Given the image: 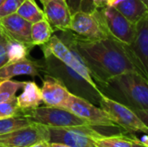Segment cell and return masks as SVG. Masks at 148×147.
<instances>
[{"label": "cell", "mask_w": 148, "mask_h": 147, "mask_svg": "<svg viewBox=\"0 0 148 147\" xmlns=\"http://www.w3.org/2000/svg\"><path fill=\"white\" fill-rule=\"evenodd\" d=\"M23 2L24 0H5L0 5V19L16 13L18 8Z\"/></svg>", "instance_id": "cell-25"}, {"label": "cell", "mask_w": 148, "mask_h": 147, "mask_svg": "<svg viewBox=\"0 0 148 147\" xmlns=\"http://www.w3.org/2000/svg\"><path fill=\"white\" fill-rule=\"evenodd\" d=\"M19 110L16 97L9 101L2 102L0 103V120L18 115Z\"/></svg>", "instance_id": "cell-24"}, {"label": "cell", "mask_w": 148, "mask_h": 147, "mask_svg": "<svg viewBox=\"0 0 148 147\" xmlns=\"http://www.w3.org/2000/svg\"><path fill=\"white\" fill-rule=\"evenodd\" d=\"M101 92L132 110H148V79L137 71H129L99 86Z\"/></svg>", "instance_id": "cell-2"}, {"label": "cell", "mask_w": 148, "mask_h": 147, "mask_svg": "<svg viewBox=\"0 0 148 147\" xmlns=\"http://www.w3.org/2000/svg\"><path fill=\"white\" fill-rule=\"evenodd\" d=\"M77 37L84 40H100L109 37L101 23L98 10L92 13L79 10L72 15L70 29Z\"/></svg>", "instance_id": "cell-9"}, {"label": "cell", "mask_w": 148, "mask_h": 147, "mask_svg": "<svg viewBox=\"0 0 148 147\" xmlns=\"http://www.w3.org/2000/svg\"><path fill=\"white\" fill-rule=\"evenodd\" d=\"M142 1V3L146 5V7L148 9V0H141Z\"/></svg>", "instance_id": "cell-35"}, {"label": "cell", "mask_w": 148, "mask_h": 147, "mask_svg": "<svg viewBox=\"0 0 148 147\" xmlns=\"http://www.w3.org/2000/svg\"><path fill=\"white\" fill-rule=\"evenodd\" d=\"M101 23L108 36L130 45L136 36V24L131 23L121 12L110 6L97 9Z\"/></svg>", "instance_id": "cell-5"}, {"label": "cell", "mask_w": 148, "mask_h": 147, "mask_svg": "<svg viewBox=\"0 0 148 147\" xmlns=\"http://www.w3.org/2000/svg\"><path fill=\"white\" fill-rule=\"evenodd\" d=\"M3 38H4V37H3ZM3 38H0V40H2V39H3Z\"/></svg>", "instance_id": "cell-39"}, {"label": "cell", "mask_w": 148, "mask_h": 147, "mask_svg": "<svg viewBox=\"0 0 148 147\" xmlns=\"http://www.w3.org/2000/svg\"><path fill=\"white\" fill-rule=\"evenodd\" d=\"M18 115L24 116L32 123L48 127L70 128L88 126H92L88 121L62 107L45 106L27 110L20 109Z\"/></svg>", "instance_id": "cell-4"}, {"label": "cell", "mask_w": 148, "mask_h": 147, "mask_svg": "<svg viewBox=\"0 0 148 147\" xmlns=\"http://www.w3.org/2000/svg\"><path fill=\"white\" fill-rule=\"evenodd\" d=\"M107 2L108 0H94V4L96 9H100V8L106 6Z\"/></svg>", "instance_id": "cell-31"}, {"label": "cell", "mask_w": 148, "mask_h": 147, "mask_svg": "<svg viewBox=\"0 0 148 147\" xmlns=\"http://www.w3.org/2000/svg\"><path fill=\"white\" fill-rule=\"evenodd\" d=\"M106 6L114 8L134 24L148 14V9L141 0H108Z\"/></svg>", "instance_id": "cell-16"}, {"label": "cell", "mask_w": 148, "mask_h": 147, "mask_svg": "<svg viewBox=\"0 0 148 147\" xmlns=\"http://www.w3.org/2000/svg\"><path fill=\"white\" fill-rule=\"evenodd\" d=\"M63 108L88 121L93 127H120L101 107L71 93Z\"/></svg>", "instance_id": "cell-6"}, {"label": "cell", "mask_w": 148, "mask_h": 147, "mask_svg": "<svg viewBox=\"0 0 148 147\" xmlns=\"http://www.w3.org/2000/svg\"><path fill=\"white\" fill-rule=\"evenodd\" d=\"M93 140L97 147H132V136L124 133L113 136L100 134Z\"/></svg>", "instance_id": "cell-20"}, {"label": "cell", "mask_w": 148, "mask_h": 147, "mask_svg": "<svg viewBox=\"0 0 148 147\" xmlns=\"http://www.w3.org/2000/svg\"><path fill=\"white\" fill-rule=\"evenodd\" d=\"M24 81H3L0 82V103L9 101L16 97V93L23 88Z\"/></svg>", "instance_id": "cell-22"}, {"label": "cell", "mask_w": 148, "mask_h": 147, "mask_svg": "<svg viewBox=\"0 0 148 147\" xmlns=\"http://www.w3.org/2000/svg\"><path fill=\"white\" fill-rule=\"evenodd\" d=\"M32 23L16 13L0 19V28L3 35L10 41L21 43L29 50L34 47L31 39Z\"/></svg>", "instance_id": "cell-12"}, {"label": "cell", "mask_w": 148, "mask_h": 147, "mask_svg": "<svg viewBox=\"0 0 148 147\" xmlns=\"http://www.w3.org/2000/svg\"><path fill=\"white\" fill-rule=\"evenodd\" d=\"M17 106L21 110L33 109L40 107L42 101V90L34 81H24L23 93L16 97Z\"/></svg>", "instance_id": "cell-17"}, {"label": "cell", "mask_w": 148, "mask_h": 147, "mask_svg": "<svg viewBox=\"0 0 148 147\" xmlns=\"http://www.w3.org/2000/svg\"><path fill=\"white\" fill-rule=\"evenodd\" d=\"M4 1H5V0H0V5H1V4H2V3L4 2Z\"/></svg>", "instance_id": "cell-38"}, {"label": "cell", "mask_w": 148, "mask_h": 147, "mask_svg": "<svg viewBox=\"0 0 148 147\" xmlns=\"http://www.w3.org/2000/svg\"><path fill=\"white\" fill-rule=\"evenodd\" d=\"M48 129L49 143H60L70 147H97L93 139L101 134L89 126L70 128L48 127Z\"/></svg>", "instance_id": "cell-8"}, {"label": "cell", "mask_w": 148, "mask_h": 147, "mask_svg": "<svg viewBox=\"0 0 148 147\" xmlns=\"http://www.w3.org/2000/svg\"><path fill=\"white\" fill-rule=\"evenodd\" d=\"M16 14L31 23L46 19L43 10L38 7L35 0H24V2L18 8Z\"/></svg>", "instance_id": "cell-19"}, {"label": "cell", "mask_w": 148, "mask_h": 147, "mask_svg": "<svg viewBox=\"0 0 148 147\" xmlns=\"http://www.w3.org/2000/svg\"><path fill=\"white\" fill-rule=\"evenodd\" d=\"M10 40L7 37L0 40V68L9 62L8 56V47Z\"/></svg>", "instance_id": "cell-26"}, {"label": "cell", "mask_w": 148, "mask_h": 147, "mask_svg": "<svg viewBox=\"0 0 148 147\" xmlns=\"http://www.w3.org/2000/svg\"><path fill=\"white\" fill-rule=\"evenodd\" d=\"M40 1H41V3H42V5H43V4H45L46 3L49 2L50 0H40Z\"/></svg>", "instance_id": "cell-37"}, {"label": "cell", "mask_w": 148, "mask_h": 147, "mask_svg": "<svg viewBox=\"0 0 148 147\" xmlns=\"http://www.w3.org/2000/svg\"><path fill=\"white\" fill-rule=\"evenodd\" d=\"M132 147H148L141 143V141L136 137L132 135Z\"/></svg>", "instance_id": "cell-30"}, {"label": "cell", "mask_w": 148, "mask_h": 147, "mask_svg": "<svg viewBox=\"0 0 148 147\" xmlns=\"http://www.w3.org/2000/svg\"><path fill=\"white\" fill-rule=\"evenodd\" d=\"M100 107H101L120 127L128 133L140 132L148 134V127L139 118L134 110L106 95L101 99Z\"/></svg>", "instance_id": "cell-7"}, {"label": "cell", "mask_w": 148, "mask_h": 147, "mask_svg": "<svg viewBox=\"0 0 148 147\" xmlns=\"http://www.w3.org/2000/svg\"><path fill=\"white\" fill-rule=\"evenodd\" d=\"M0 147H5V146H0Z\"/></svg>", "instance_id": "cell-40"}, {"label": "cell", "mask_w": 148, "mask_h": 147, "mask_svg": "<svg viewBox=\"0 0 148 147\" xmlns=\"http://www.w3.org/2000/svg\"><path fill=\"white\" fill-rule=\"evenodd\" d=\"M42 62L32 61L24 58L19 61L10 62L0 68V82L10 80L16 75H30L32 77H41ZM42 79V77H41Z\"/></svg>", "instance_id": "cell-15"}, {"label": "cell", "mask_w": 148, "mask_h": 147, "mask_svg": "<svg viewBox=\"0 0 148 147\" xmlns=\"http://www.w3.org/2000/svg\"><path fill=\"white\" fill-rule=\"evenodd\" d=\"M29 51V49L27 47H25L24 45L10 40L9 47H8L9 62L27 58L26 56L28 55Z\"/></svg>", "instance_id": "cell-23"}, {"label": "cell", "mask_w": 148, "mask_h": 147, "mask_svg": "<svg viewBox=\"0 0 148 147\" xmlns=\"http://www.w3.org/2000/svg\"><path fill=\"white\" fill-rule=\"evenodd\" d=\"M33 124L27 118L16 115L6 119L0 120V135H3L20 128H23Z\"/></svg>", "instance_id": "cell-21"}, {"label": "cell", "mask_w": 148, "mask_h": 147, "mask_svg": "<svg viewBox=\"0 0 148 147\" xmlns=\"http://www.w3.org/2000/svg\"><path fill=\"white\" fill-rule=\"evenodd\" d=\"M47 126L33 123L29 126L17 129L11 133L0 135V146L5 147H30L41 142H49Z\"/></svg>", "instance_id": "cell-10"}, {"label": "cell", "mask_w": 148, "mask_h": 147, "mask_svg": "<svg viewBox=\"0 0 148 147\" xmlns=\"http://www.w3.org/2000/svg\"><path fill=\"white\" fill-rule=\"evenodd\" d=\"M48 144H49L48 141H41V142H38L36 144L31 146L30 147H48Z\"/></svg>", "instance_id": "cell-32"}, {"label": "cell", "mask_w": 148, "mask_h": 147, "mask_svg": "<svg viewBox=\"0 0 148 147\" xmlns=\"http://www.w3.org/2000/svg\"><path fill=\"white\" fill-rule=\"evenodd\" d=\"M74 46L82 58L98 88L109 79L129 71H138L126 44L108 37L100 40H84L71 30Z\"/></svg>", "instance_id": "cell-1"}, {"label": "cell", "mask_w": 148, "mask_h": 147, "mask_svg": "<svg viewBox=\"0 0 148 147\" xmlns=\"http://www.w3.org/2000/svg\"><path fill=\"white\" fill-rule=\"evenodd\" d=\"M96 10L94 4V0H82L81 4V10L82 11L92 13Z\"/></svg>", "instance_id": "cell-27"}, {"label": "cell", "mask_w": 148, "mask_h": 147, "mask_svg": "<svg viewBox=\"0 0 148 147\" xmlns=\"http://www.w3.org/2000/svg\"><path fill=\"white\" fill-rule=\"evenodd\" d=\"M41 72L60 81L66 88L76 96L82 97L95 105L100 106L103 94L97 88L90 84L78 73L58 60L53 55L43 57Z\"/></svg>", "instance_id": "cell-3"}, {"label": "cell", "mask_w": 148, "mask_h": 147, "mask_svg": "<svg viewBox=\"0 0 148 147\" xmlns=\"http://www.w3.org/2000/svg\"><path fill=\"white\" fill-rule=\"evenodd\" d=\"M48 147H70L64 144H60V143H49Z\"/></svg>", "instance_id": "cell-33"}, {"label": "cell", "mask_w": 148, "mask_h": 147, "mask_svg": "<svg viewBox=\"0 0 148 147\" xmlns=\"http://www.w3.org/2000/svg\"><path fill=\"white\" fill-rule=\"evenodd\" d=\"M143 123L148 127V110H134Z\"/></svg>", "instance_id": "cell-29"}, {"label": "cell", "mask_w": 148, "mask_h": 147, "mask_svg": "<svg viewBox=\"0 0 148 147\" xmlns=\"http://www.w3.org/2000/svg\"><path fill=\"white\" fill-rule=\"evenodd\" d=\"M43 12L54 32L70 29L72 14L65 0H50L43 4Z\"/></svg>", "instance_id": "cell-13"}, {"label": "cell", "mask_w": 148, "mask_h": 147, "mask_svg": "<svg viewBox=\"0 0 148 147\" xmlns=\"http://www.w3.org/2000/svg\"><path fill=\"white\" fill-rule=\"evenodd\" d=\"M126 46L139 73L148 79V14L136 23L135 38Z\"/></svg>", "instance_id": "cell-11"}, {"label": "cell", "mask_w": 148, "mask_h": 147, "mask_svg": "<svg viewBox=\"0 0 148 147\" xmlns=\"http://www.w3.org/2000/svg\"><path fill=\"white\" fill-rule=\"evenodd\" d=\"M42 81L43 85L41 90L43 103L49 107L63 108L70 95L69 91L60 81L50 75H45Z\"/></svg>", "instance_id": "cell-14"}, {"label": "cell", "mask_w": 148, "mask_h": 147, "mask_svg": "<svg viewBox=\"0 0 148 147\" xmlns=\"http://www.w3.org/2000/svg\"><path fill=\"white\" fill-rule=\"evenodd\" d=\"M53 29L47 21L43 19L37 23H32L31 26V39L34 46H42L45 44L52 36Z\"/></svg>", "instance_id": "cell-18"}, {"label": "cell", "mask_w": 148, "mask_h": 147, "mask_svg": "<svg viewBox=\"0 0 148 147\" xmlns=\"http://www.w3.org/2000/svg\"><path fill=\"white\" fill-rule=\"evenodd\" d=\"M3 37H6V36L3 35V31H2V29L0 28V38H3Z\"/></svg>", "instance_id": "cell-36"}, {"label": "cell", "mask_w": 148, "mask_h": 147, "mask_svg": "<svg viewBox=\"0 0 148 147\" xmlns=\"http://www.w3.org/2000/svg\"><path fill=\"white\" fill-rule=\"evenodd\" d=\"M140 140L141 141V143H142V144H144L145 146H148V135H146V136L142 137V138H141V139H140Z\"/></svg>", "instance_id": "cell-34"}, {"label": "cell", "mask_w": 148, "mask_h": 147, "mask_svg": "<svg viewBox=\"0 0 148 147\" xmlns=\"http://www.w3.org/2000/svg\"><path fill=\"white\" fill-rule=\"evenodd\" d=\"M65 1L72 15L81 10V4L82 0H65Z\"/></svg>", "instance_id": "cell-28"}]
</instances>
